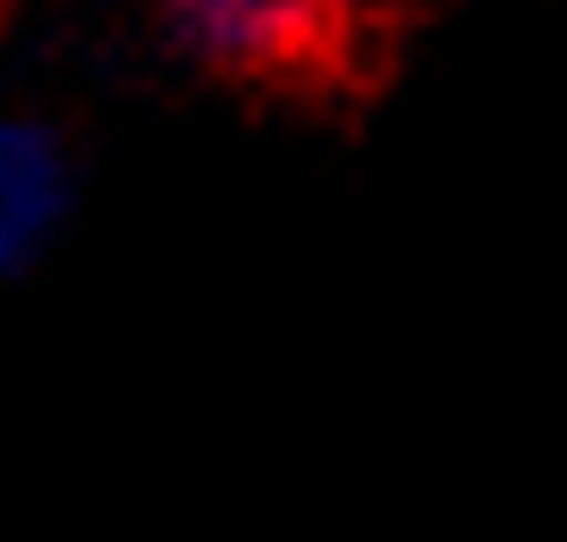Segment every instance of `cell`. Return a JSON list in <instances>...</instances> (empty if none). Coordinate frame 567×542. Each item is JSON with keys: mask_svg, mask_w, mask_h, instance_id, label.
<instances>
[{"mask_svg": "<svg viewBox=\"0 0 567 542\" xmlns=\"http://www.w3.org/2000/svg\"><path fill=\"white\" fill-rule=\"evenodd\" d=\"M178 25L229 69H306L348 43L355 0H178Z\"/></svg>", "mask_w": 567, "mask_h": 542, "instance_id": "6da1fadb", "label": "cell"}, {"mask_svg": "<svg viewBox=\"0 0 567 542\" xmlns=\"http://www.w3.org/2000/svg\"><path fill=\"white\" fill-rule=\"evenodd\" d=\"M60 204H69V162H60V144H51L43 127L0 119V280L60 229Z\"/></svg>", "mask_w": 567, "mask_h": 542, "instance_id": "7a4b0ae2", "label": "cell"}]
</instances>
